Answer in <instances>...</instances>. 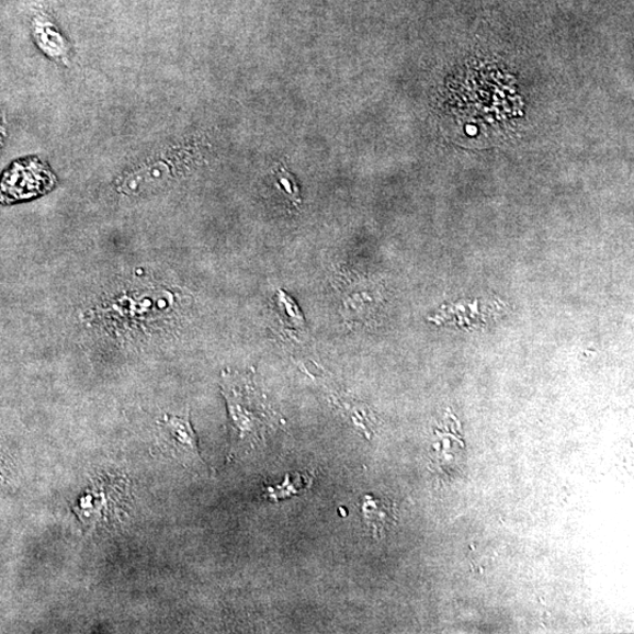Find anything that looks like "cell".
Instances as JSON below:
<instances>
[{
	"label": "cell",
	"instance_id": "obj_6",
	"mask_svg": "<svg viewBox=\"0 0 634 634\" xmlns=\"http://www.w3.org/2000/svg\"><path fill=\"white\" fill-rule=\"evenodd\" d=\"M278 178L282 189L286 191L291 199V202L298 207L299 204H302V195H299V190L293 176L286 169H281Z\"/></svg>",
	"mask_w": 634,
	"mask_h": 634
},
{
	"label": "cell",
	"instance_id": "obj_5",
	"mask_svg": "<svg viewBox=\"0 0 634 634\" xmlns=\"http://www.w3.org/2000/svg\"><path fill=\"white\" fill-rule=\"evenodd\" d=\"M308 486V482L303 476H296L295 478L290 480V476L283 486L278 488H269L267 489V494H269L270 499H283L292 495H296L302 493L299 489H305Z\"/></svg>",
	"mask_w": 634,
	"mask_h": 634
},
{
	"label": "cell",
	"instance_id": "obj_3",
	"mask_svg": "<svg viewBox=\"0 0 634 634\" xmlns=\"http://www.w3.org/2000/svg\"><path fill=\"white\" fill-rule=\"evenodd\" d=\"M165 450L185 465H204L200 456L199 440L190 416L165 415L159 422Z\"/></svg>",
	"mask_w": 634,
	"mask_h": 634
},
{
	"label": "cell",
	"instance_id": "obj_1",
	"mask_svg": "<svg viewBox=\"0 0 634 634\" xmlns=\"http://www.w3.org/2000/svg\"><path fill=\"white\" fill-rule=\"evenodd\" d=\"M223 395L227 400L229 420L235 437V452H248L264 441L280 426V417L256 387L252 373L225 372Z\"/></svg>",
	"mask_w": 634,
	"mask_h": 634
},
{
	"label": "cell",
	"instance_id": "obj_4",
	"mask_svg": "<svg viewBox=\"0 0 634 634\" xmlns=\"http://www.w3.org/2000/svg\"><path fill=\"white\" fill-rule=\"evenodd\" d=\"M362 512L366 524L373 529L375 535H380L394 522L393 507L385 500L364 497Z\"/></svg>",
	"mask_w": 634,
	"mask_h": 634
},
{
	"label": "cell",
	"instance_id": "obj_2",
	"mask_svg": "<svg viewBox=\"0 0 634 634\" xmlns=\"http://www.w3.org/2000/svg\"><path fill=\"white\" fill-rule=\"evenodd\" d=\"M55 177L38 159L13 163L0 180V200L3 203L22 202L54 189Z\"/></svg>",
	"mask_w": 634,
	"mask_h": 634
},
{
	"label": "cell",
	"instance_id": "obj_7",
	"mask_svg": "<svg viewBox=\"0 0 634 634\" xmlns=\"http://www.w3.org/2000/svg\"><path fill=\"white\" fill-rule=\"evenodd\" d=\"M0 136H2V131H0Z\"/></svg>",
	"mask_w": 634,
	"mask_h": 634
}]
</instances>
